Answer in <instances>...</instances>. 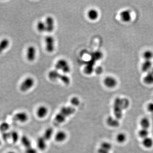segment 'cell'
Here are the masks:
<instances>
[{
    "label": "cell",
    "instance_id": "30",
    "mask_svg": "<svg viewBox=\"0 0 153 153\" xmlns=\"http://www.w3.org/2000/svg\"><path fill=\"white\" fill-rule=\"evenodd\" d=\"M102 53L101 52H96L92 55V60L94 61L100 60L102 57Z\"/></svg>",
    "mask_w": 153,
    "mask_h": 153
},
{
    "label": "cell",
    "instance_id": "11",
    "mask_svg": "<svg viewBox=\"0 0 153 153\" xmlns=\"http://www.w3.org/2000/svg\"><path fill=\"white\" fill-rule=\"evenodd\" d=\"M75 109L74 107L70 106H63L60 110V112L66 117L70 116L74 113Z\"/></svg>",
    "mask_w": 153,
    "mask_h": 153
},
{
    "label": "cell",
    "instance_id": "19",
    "mask_svg": "<svg viewBox=\"0 0 153 153\" xmlns=\"http://www.w3.org/2000/svg\"><path fill=\"white\" fill-rule=\"evenodd\" d=\"M21 141L25 149L32 146V142L29 138L27 136L23 135L21 137Z\"/></svg>",
    "mask_w": 153,
    "mask_h": 153
},
{
    "label": "cell",
    "instance_id": "4",
    "mask_svg": "<svg viewBox=\"0 0 153 153\" xmlns=\"http://www.w3.org/2000/svg\"><path fill=\"white\" fill-rule=\"evenodd\" d=\"M35 84V80L31 77H27L21 83L20 89L22 92H26L33 87Z\"/></svg>",
    "mask_w": 153,
    "mask_h": 153
},
{
    "label": "cell",
    "instance_id": "15",
    "mask_svg": "<svg viewBox=\"0 0 153 153\" xmlns=\"http://www.w3.org/2000/svg\"><path fill=\"white\" fill-rule=\"evenodd\" d=\"M10 41L7 38H4L0 42V54L2 53L10 46Z\"/></svg>",
    "mask_w": 153,
    "mask_h": 153
},
{
    "label": "cell",
    "instance_id": "17",
    "mask_svg": "<svg viewBox=\"0 0 153 153\" xmlns=\"http://www.w3.org/2000/svg\"><path fill=\"white\" fill-rule=\"evenodd\" d=\"M143 146L146 149H151L153 146V139L150 137H148L143 139Z\"/></svg>",
    "mask_w": 153,
    "mask_h": 153
},
{
    "label": "cell",
    "instance_id": "33",
    "mask_svg": "<svg viewBox=\"0 0 153 153\" xmlns=\"http://www.w3.org/2000/svg\"><path fill=\"white\" fill-rule=\"evenodd\" d=\"M70 102H71L72 105H74V106H77V105H79V103H80V101H79V98L78 97H74L71 98Z\"/></svg>",
    "mask_w": 153,
    "mask_h": 153
},
{
    "label": "cell",
    "instance_id": "20",
    "mask_svg": "<svg viewBox=\"0 0 153 153\" xmlns=\"http://www.w3.org/2000/svg\"><path fill=\"white\" fill-rule=\"evenodd\" d=\"M66 117L60 112L58 113L55 116L54 119V123L55 124L59 125L63 123L66 120Z\"/></svg>",
    "mask_w": 153,
    "mask_h": 153
},
{
    "label": "cell",
    "instance_id": "35",
    "mask_svg": "<svg viewBox=\"0 0 153 153\" xmlns=\"http://www.w3.org/2000/svg\"><path fill=\"white\" fill-rule=\"evenodd\" d=\"M25 153H38L37 151L33 146L25 149Z\"/></svg>",
    "mask_w": 153,
    "mask_h": 153
},
{
    "label": "cell",
    "instance_id": "37",
    "mask_svg": "<svg viewBox=\"0 0 153 153\" xmlns=\"http://www.w3.org/2000/svg\"><path fill=\"white\" fill-rule=\"evenodd\" d=\"M148 109L150 111H153V103H149L148 105Z\"/></svg>",
    "mask_w": 153,
    "mask_h": 153
},
{
    "label": "cell",
    "instance_id": "23",
    "mask_svg": "<svg viewBox=\"0 0 153 153\" xmlns=\"http://www.w3.org/2000/svg\"><path fill=\"white\" fill-rule=\"evenodd\" d=\"M140 125L141 126L142 128L147 129L150 126V121L146 117H143L140 120Z\"/></svg>",
    "mask_w": 153,
    "mask_h": 153
},
{
    "label": "cell",
    "instance_id": "38",
    "mask_svg": "<svg viewBox=\"0 0 153 153\" xmlns=\"http://www.w3.org/2000/svg\"><path fill=\"white\" fill-rule=\"evenodd\" d=\"M102 69L101 67H97V68L96 69V71L97 74H100V73L102 72Z\"/></svg>",
    "mask_w": 153,
    "mask_h": 153
},
{
    "label": "cell",
    "instance_id": "31",
    "mask_svg": "<svg viewBox=\"0 0 153 153\" xmlns=\"http://www.w3.org/2000/svg\"><path fill=\"white\" fill-rule=\"evenodd\" d=\"M100 147L105 149L110 152L112 149V145L110 143L107 142H102L100 145Z\"/></svg>",
    "mask_w": 153,
    "mask_h": 153
},
{
    "label": "cell",
    "instance_id": "21",
    "mask_svg": "<svg viewBox=\"0 0 153 153\" xmlns=\"http://www.w3.org/2000/svg\"><path fill=\"white\" fill-rule=\"evenodd\" d=\"M66 137L67 135L65 132L60 131L55 135V139L58 142H62L66 140Z\"/></svg>",
    "mask_w": 153,
    "mask_h": 153
},
{
    "label": "cell",
    "instance_id": "12",
    "mask_svg": "<svg viewBox=\"0 0 153 153\" xmlns=\"http://www.w3.org/2000/svg\"><path fill=\"white\" fill-rule=\"evenodd\" d=\"M88 18L92 21H96L98 19L99 14L97 10L95 9H91L88 11L87 13Z\"/></svg>",
    "mask_w": 153,
    "mask_h": 153
},
{
    "label": "cell",
    "instance_id": "25",
    "mask_svg": "<svg viewBox=\"0 0 153 153\" xmlns=\"http://www.w3.org/2000/svg\"><path fill=\"white\" fill-rule=\"evenodd\" d=\"M10 140H12L13 142L14 143L18 142L20 138L18 132L16 131H12L10 132Z\"/></svg>",
    "mask_w": 153,
    "mask_h": 153
},
{
    "label": "cell",
    "instance_id": "3",
    "mask_svg": "<svg viewBox=\"0 0 153 153\" xmlns=\"http://www.w3.org/2000/svg\"><path fill=\"white\" fill-rule=\"evenodd\" d=\"M125 99L119 98H116L115 99L114 103V111L115 117L117 119L120 118L122 116V111L123 107L122 105H124V100Z\"/></svg>",
    "mask_w": 153,
    "mask_h": 153
},
{
    "label": "cell",
    "instance_id": "27",
    "mask_svg": "<svg viewBox=\"0 0 153 153\" xmlns=\"http://www.w3.org/2000/svg\"><path fill=\"white\" fill-rule=\"evenodd\" d=\"M143 57L145 60H151L153 58V52L151 50H146L143 54Z\"/></svg>",
    "mask_w": 153,
    "mask_h": 153
},
{
    "label": "cell",
    "instance_id": "6",
    "mask_svg": "<svg viewBox=\"0 0 153 153\" xmlns=\"http://www.w3.org/2000/svg\"><path fill=\"white\" fill-rule=\"evenodd\" d=\"M29 116L27 113L20 111L16 113L13 117V120L16 122L25 123L28 120Z\"/></svg>",
    "mask_w": 153,
    "mask_h": 153
},
{
    "label": "cell",
    "instance_id": "16",
    "mask_svg": "<svg viewBox=\"0 0 153 153\" xmlns=\"http://www.w3.org/2000/svg\"><path fill=\"white\" fill-rule=\"evenodd\" d=\"M47 141L43 137H41L38 138L37 140V145L38 149L41 151H44L47 147Z\"/></svg>",
    "mask_w": 153,
    "mask_h": 153
},
{
    "label": "cell",
    "instance_id": "34",
    "mask_svg": "<svg viewBox=\"0 0 153 153\" xmlns=\"http://www.w3.org/2000/svg\"><path fill=\"white\" fill-rule=\"evenodd\" d=\"M2 138L4 141H7L10 140V132L7 131L5 132L2 133Z\"/></svg>",
    "mask_w": 153,
    "mask_h": 153
},
{
    "label": "cell",
    "instance_id": "39",
    "mask_svg": "<svg viewBox=\"0 0 153 153\" xmlns=\"http://www.w3.org/2000/svg\"><path fill=\"white\" fill-rule=\"evenodd\" d=\"M7 153H16L15 152H13V151H10V152H8Z\"/></svg>",
    "mask_w": 153,
    "mask_h": 153
},
{
    "label": "cell",
    "instance_id": "13",
    "mask_svg": "<svg viewBox=\"0 0 153 153\" xmlns=\"http://www.w3.org/2000/svg\"><path fill=\"white\" fill-rule=\"evenodd\" d=\"M106 122L108 126L113 128L117 127L120 125L118 119L111 116L108 117L107 118Z\"/></svg>",
    "mask_w": 153,
    "mask_h": 153
},
{
    "label": "cell",
    "instance_id": "9",
    "mask_svg": "<svg viewBox=\"0 0 153 153\" xmlns=\"http://www.w3.org/2000/svg\"><path fill=\"white\" fill-rule=\"evenodd\" d=\"M36 49L33 46H30L28 47L27 51V58L29 61H32L35 60L36 56Z\"/></svg>",
    "mask_w": 153,
    "mask_h": 153
},
{
    "label": "cell",
    "instance_id": "18",
    "mask_svg": "<svg viewBox=\"0 0 153 153\" xmlns=\"http://www.w3.org/2000/svg\"><path fill=\"white\" fill-rule=\"evenodd\" d=\"M152 66V63L151 60H145L141 66V69L143 72L149 71Z\"/></svg>",
    "mask_w": 153,
    "mask_h": 153
},
{
    "label": "cell",
    "instance_id": "24",
    "mask_svg": "<svg viewBox=\"0 0 153 153\" xmlns=\"http://www.w3.org/2000/svg\"><path fill=\"white\" fill-rule=\"evenodd\" d=\"M37 29L40 33L46 32V26L45 22L39 21L37 24Z\"/></svg>",
    "mask_w": 153,
    "mask_h": 153
},
{
    "label": "cell",
    "instance_id": "22",
    "mask_svg": "<svg viewBox=\"0 0 153 153\" xmlns=\"http://www.w3.org/2000/svg\"><path fill=\"white\" fill-rule=\"evenodd\" d=\"M53 134V128H48L44 132V135L43 136V137L45 139L46 141L49 140L52 137Z\"/></svg>",
    "mask_w": 153,
    "mask_h": 153
},
{
    "label": "cell",
    "instance_id": "40",
    "mask_svg": "<svg viewBox=\"0 0 153 153\" xmlns=\"http://www.w3.org/2000/svg\"><path fill=\"white\" fill-rule=\"evenodd\" d=\"M2 144V141L0 139V146H1Z\"/></svg>",
    "mask_w": 153,
    "mask_h": 153
},
{
    "label": "cell",
    "instance_id": "2",
    "mask_svg": "<svg viewBox=\"0 0 153 153\" xmlns=\"http://www.w3.org/2000/svg\"><path fill=\"white\" fill-rule=\"evenodd\" d=\"M56 70H60L64 74H68L71 71V67L68 61L64 59L57 60L55 65Z\"/></svg>",
    "mask_w": 153,
    "mask_h": 153
},
{
    "label": "cell",
    "instance_id": "14",
    "mask_svg": "<svg viewBox=\"0 0 153 153\" xmlns=\"http://www.w3.org/2000/svg\"><path fill=\"white\" fill-rule=\"evenodd\" d=\"M47 113H48V109L45 106L39 107L36 111L37 116L41 118L45 117L47 115Z\"/></svg>",
    "mask_w": 153,
    "mask_h": 153
},
{
    "label": "cell",
    "instance_id": "10",
    "mask_svg": "<svg viewBox=\"0 0 153 153\" xmlns=\"http://www.w3.org/2000/svg\"><path fill=\"white\" fill-rule=\"evenodd\" d=\"M120 18L122 21L125 23L130 22L132 19L131 11L128 10L122 11L120 13Z\"/></svg>",
    "mask_w": 153,
    "mask_h": 153
},
{
    "label": "cell",
    "instance_id": "29",
    "mask_svg": "<svg viewBox=\"0 0 153 153\" xmlns=\"http://www.w3.org/2000/svg\"><path fill=\"white\" fill-rule=\"evenodd\" d=\"M10 128V124L7 122H3L0 124V131L2 133L8 131Z\"/></svg>",
    "mask_w": 153,
    "mask_h": 153
},
{
    "label": "cell",
    "instance_id": "28",
    "mask_svg": "<svg viewBox=\"0 0 153 153\" xmlns=\"http://www.w3.org/2000/svg\"><path fill=\"white\" fill-rule=\"evenodd\" d=\"M149 130L147 129L142 128L138 132L139 136L140 137L142 138L143 139L149 137Z\"/></svg>",
    "mask_w": 153,
    "mask_h": 153
},
{
    "label": "cell",
    "instance_id": "1",
    "mask_svg": "<svg viewBox=\"0 0 153 153\" xmlns=\"http://www.w3.org/2000/svg\"><path fill=\"white\" fill-rule=\"evenodd\" d=\"M48 77L52 81L60 79L63 83L68 85L70 83V79L69 76L66 74H60L57 70H53L48 73Z\"/></svg>",
    "mask_w": 153,
    "mask_h": 153
},
{
    "label": "cell",
    "instance_id": "36",
    "mask_svg": "<svg viewBox=\"0 0 153 153\" xmlns=\"http://www.w3.org/2000/svg\"><path fill=\"white\" fill-rule=\"evenodd\" d=\"M109 151L100 147L99 148L98 150V153H109Z\"/></svg>",
    "mask_w": 153,
    "mask_h": 153
},
{
    "label": "cell",
    "instance_id": "5",
    "mask_svg": "<svg viewBox=\"0 0 153 153\" xmlns=\"http://www.w3.org/2000/svg\"><path fill=\"white\" fill-rule=\"evenodd\" d=\"M46 49L47 52L52 53L55 49V40L52 36H48L45 39Z\"/></svg>",
    "mask_w": 153,
    "mask_h": 153
},
{
    "label": "cell",
    "instance_id": "32",
    "mask_svg": "<svg viewBox=\"0 0 153 153\" xmlns=\"http://www.w3.org/2000/svg\"><path fill=\"white\" fill-rule=\"evenodd\" d=\"M145 82L147 84H151L153 83V73H150L145 77Z\"/></svg>",
    "mask_w": 153,
    "mask_h": 153
},
{
    "label": "cell",
    "instance_id": "26",
    "mask_svg": "<svg viewBox=\"0 0 153 153\" xmlns=\"http://www.w3.org/2000/svg\"><path fill=\"white\" fill-rule=\"evenodd\" d=\"M127 137L126 135L124 133H120L117 134L116 137V139L117 141L120 143H123L126 141Z\"/></svg>",
    "mask_w": 153,
    "mask_h": 153
},
{
    "label": "cell",
    "instance_id": "8",
    "mask_svg": "<svg viewBox=\"0 0 153 153\" xmlns=\"http://www.w3.org/2000/svg\"><path fill=\"white\" fill-rule=\"evenodd\" d=\"M46 26V32L49 33H52L55 29V20L52 16H48L46 18L45 22Z\"/></svg>",
    "mask_w": 153,
    "mask_h": 153
},
{
    "label": "cell",
    "instance_id": "7",
    "mask_svg": "<svg viewBox=\"0 0 153 153\" xmlns=\"http://www.w3.org/2000/svg\"><path fill=\"white\" fill-rule=\"evenodd\" d=\"M103 83L106 87L112 88L117 86V81L116 79L112 76H107L104 78Z\"/></svg>",
    "mask_w": 153,
    "mask_h": 153
}]
</instances>
